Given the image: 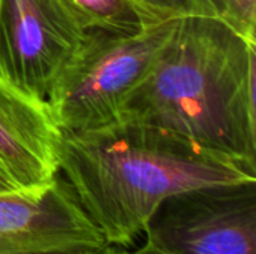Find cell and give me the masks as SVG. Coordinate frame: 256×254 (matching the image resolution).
Returning <instances> with one entry per match:
<instances>
[{
  "mask_svg": "<svg viewBox=\"0 0 256 254\" xmlns=\"http://www.w3.org/2000/svg\"><path fill=\"white\" fill-rule=\"evenodd\" d=\"M8 190H14V189H12V187L8 184V181L0 175V193H2V192H8Z\"/></svg>",
  "mask_w": 256,
  "mask_h": 254,
  "instance_id": "12",
  "label": "cell"
},
{
  "mask_svg": "<svg viewBox=\"0 0 256 254\" xmlns=\"http://www.w3.org/2000/svg\"><path fill=\"white\" fill-rule=\"evenodd\" d=\"M142 235L172 254H256V183L170 196Z\"/></svg>",
  "mask_w": 256,
  "mask_h": 254,
  "instance_id": "4",
  "label": "cell"
},
{
  "mask_svg": "<svg viewBox=\"0 0 256 254\" xmlns=\"http://www.w3.org/2000/svg\"><path fill=\"white\" fill-rule=\"evenodd\" d=\"M256 43L218 16H186L120 118L256 165Z\"/></svg>",
  "mask_w": 256,
  "mask_h": 254,
  "instance_id": "2",
  "label": "cell"
},
{
  "mask_svg": "<svg viewBox=\"0 0 256 254\" xmlns=\"http://www.w3.org/2000/svg\"><path fill=\"white\" fill-rule=\"evenodd\" d=\"M98 253H99V252H98ZM98 253H86V254H98Z\"/></svg>",
  "mask_w": 256,
  "mask_h": 254,
  "instance_id": "13",
  "label": "cell"
},
{
  "mask_svg": "<svg viewBox=\"0 0 256 254\" xmlns=\"http://www.w3.org/2000/svg\"><path fill=\"white\" fill-rule=\"evenodd\" d=\"M58 174L105 238L130 247L170 196L213 186L256 183V165L159 126L118 118L60 132Z\"/></svg>",
  "mask_w": 256,
  "mask_h": 254,
  "instance_id": "1",
  "label": "cell"
},
{
  "mask_svg": "<svg viewBox=\"0 0 256 254\" xmlns=\"http://www.w3.org/2000/svg\"><path fill=\"white\" fill-rule=\"evenodd\" d=\"M219 19L256 43V0H207Z\"/></svg>",
  "mask_w": 256,
  "mask_h": 254,
  "instance_id": "9",
  "label": "cell"
},
{
  "mask_svg": "<svg viewBox=\"0 0 256 254\" xmlns=\"http://www.w3.org/2000/svg\"><path fill=\"white\" fill-rule=\"evenodd\" d=\"M178 21L166 18L136 31L87 30L84 42L46 97L60 132L88 130L118 120Z\"/></svg>",
  "mask_w": 256,
  "mask_h": 254,
  "instance_id": "3",
  "label": "cell"
},
{
  "mask_svg": "<svg viewBox=\"0 0 256 254\" xmlns=\"http://www.w3.org/2000/svg\"><path fill=\"white\" fill-rule=\"evenodd\" d=\"M98 254H172L171 252L153 244L148 240H144V244L130 249V247H114V246H106L104 250H100Z\"/></svg>",
  "mask_w": 256,
  "mask_h": 254,
  "instance_id": "11",
  "label": "cell"
},
{
  "mask_svg": "<svg viewBox=\"0 0 256 254\" xmlns=\"http://www.w3.org/2000/svg\"><path fill=\"white\" fill-rule=\"evenodd\" d=\"M86 33L62 0H0V76L46 100Z\"/></svg>",
  "mask_w": 256,
  "mask_h": 254,
  "instance_id": "5",
  "label": "cell"
},
{
  "mask_svg": "<svg viewBox=\"0 0 256 254\" xmlns=\"http://www.w3.org/2000/svg\"><path fill=\"white\" fill-rule=\"evenodd\" d=\"M80 19L86 30L136 31L153 22L166 19L160 13L135 0H62Z\"/></svg>",
  "mask_w": 256,
  "mask_h": 254,
  "instance_id": "8",
  "label": "cell"
},
{
  "mask_svg": "<svg viewBox=\"0 0 256 254\" xmlns=\"http://www.w3.org/2000/svg\"><path fill=\"white\" fill-rule=\"evenodd\" d=\"M58 139L46 100L0 76V175L14 190L44 187L58 175Z\"/></svg>",
  "mask_w": 256,
  "mask_h": 254,
  "instance_id": "7",
  "label": "cell"
},
{
  "mask_svg": "<svg viewBox=\"0 0 256 254\" xmlns=\"http://www.w3.org/2000/svg\"><path fill=\"white\" fill-rule=\"evenodd\" d=\"M136 3L160 13L165 18L216 16L207 0H135Z\"/></svg>",
  "mask_w": 256,
  "mask_h": 254,
  "instance_id": "10",
  "label": "cell"
},
{
  "mask_svg": "<svg viewBox=\"0 0 256 254\" xmlns=\"http://www.w3.org/2000/svg\"><path fill=\"white\" fill-rule=\"evenodd\" d=\"M105 247L60 174L39 189L0 193V254H86Z\"/></svg>",
  "mask_w": 256,
  "mask_h": 254,
  "instance_id": "6",
  "label": "cell"
}]
</instances>
